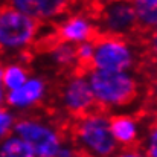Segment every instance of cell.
<instances>
[{
    "mask_svg": "<svg viewBox=\"0 0 157 157\" xmlns=\"http://www.w3.org/2000/svg\"><path fill=\"white\" fill-rule=\"evenodd\" d=\"M139 61V52L122 37L101 35L95 40V55L90 69L98 70H133Z\"/></svg>",
    "mask_w": 157,
    "mask_h": 157,
    "instance_id": "cell-4",
    "label": "cell"
},
{
    "mask_svg": "<svg viewBox=\"0 0 157 157\" xmlns=\"http://www.w3.org/2000/svg\"><path fill=\"white\" fill-rule=\"evenodd\" d=\"M0 157H35V153L26 140L12 133L2 139Z\"/></svg>",
    "mask_w": 157,
    "mask_h": 157,
    "instance_id": "cell-14",
    "label": "cell"
},
{
    "mask_svg": "<svg viewBox=\"0 0 157 157\" xmlns=\"http://www.w3.org/2000/svg\"><path fill=\"white\" fill-rule=\"evenodd\" d=\"M113 157H148L142 148L133 147V148H121Z\"/></svg>",
    "mask_w": 157,
    "mask_h": 157,
    "instance_id": "cell-19",
    "label": "cell"
},
{
    "mask_svg": "<svg viewBox=\"0 0 157 157\" xmlns=\"http://www.w3.org/2000/svg\"><path fill=\"white\" fill-rule=\"evenodd\" d=\"M14 133L31 145L35 157H56L64 142L61 131L53 124L34 116L20 117Z\"/></svg>",
    "mask_w": 157,
    "mask_h": 157,
    "instance_id": "cell-5",
    "label": "cell"
},
{
    "mask_svg": "<svg viewBox=\"0 0 157 157\" xmlns=\"http://www.w3.org/2000/svg\"><path fill=\"white\" fill-rule=\"evenodd\" d=\"M56 157H81V153H79V150H78V147L75 145L73 140H66L64 139Z\"/></svg>",
    "mask_w": 157,
    "mask_h": 157,
    "instance_id": "cell-18",
    "label": "cell"
},
{
    "mask_svg": "<svg viewBox=\"0 0 157 157\" xmlns=\"http://www.w3.org/2000/svg\"><path fill=\"white\" fill-rule=\"evenodd\" d=\"M154 31H157V23H156V29H154Z\"/></svg>",
    "mask_w": 157,
    "mask_h": 157,
    "instance_id": "cell-24",
    "label": "cell"
},
{
    "mask_svg": "<svg viewBox=\"0 0 157 157\" xmlns=\"http://www.w3.org/2000/svg\"><path fill=\"white\" fill-rule=\"evenodd\" d=\"M148 44H150L151 52L157 56V31H154V32L150 35V41H148Z\"/></svg>",
    "mask_w": 157,
    "mask_h": 157,
    "instance_id": "cell-21",
    "label": "cell"
},
{
    "mask_svg": "<svg viewBox=\"0 0 157 157\" xmlns=\"http://www.w3.org/2000/svg\"><path fill=\"white\" fill-rule=\"evenodd\" d=\"M101 35L122 37L133 35L139 28V20L133 0H108L102 3L96 17Z\"/></svg>",
    "mask_w": 157,
    "mask_h": 157,
    "instance_id": "cell-6",
    "label": "cell"
},
{
    "mask_svg": "<svg viewBox=\"0 0 157 157\" xmlns=\"http://www.w3.org/2000/svg\"><path fill=\"white\" fill-rule=\"evenodd\" d=\"M139 148H142L148 157H157V121L147 128L139 144Z\"/></svg>",
    "mask_w": 157,
    "mask_h": 157,
    "instance_id": "cell-15",
    "label": "cell"
},
{
    "mask_svg": "<svg viewBox=\"0 0 157 157\" xmlns=\"http://www.w3.org/2000/svg\"><path fill=\"white\" fill-rule=\"evenodd\" d=\"M48 58L55 67H61V69L72 67L73 64L78 63L76 46L66 41H59L51 48V51L48 52Z\"/></svg>",
    "mask_w": 157,
    "mask_h": 157,
    "instance_id": "cell-13",
    "label": "cell"
},
{
    "mask_svg": "<svg viewBox=\"0 0 157 157\" xmlns=\"http://www.w3.org/2000/svg\"><path fill=\"white\" fill-rule=\"evenodd\" d=\"M48 93V84L40 76H29V79L17 90L8 92L3 96L5 107L15 111H26L40 104Z\"/></svg>",
    "mask_w": 157,
    "mask_h": 157,
    "instance_id": "cell-8",
    "label": "cell"
},
{
    "mask_svg": "<svg viewBox=\"0 0 157 157\" xmlns=\"http://www.w3.org/2000/svg\"><path fill=\"white\" fill-rule=\"evenodd\" d=\"M17 122H18V119H17L14 110H11L9 107H3L0 110V136H2V139L14 133Z\"/></svg>",
    "mask_w": 157,
    "mask_h": 157,
    "instance_id": "cell-16",
    "label": "cell"
},
{
    "mask_svg": "<svg viewBox=\"0 0 157 157\" xmlns=\"http://www.w3.org/2000/svg\"><path fill=\"white\" fill-rule=\"evenodd\" d=\"M81 157H84V156H81Z\"/></svg>",
    "mask_w": 157,
    "mask_h": 157,
    "instance_id": "cell-25",
    "label": "cell"
},
{
    "mask_svg": "<svg viewBox=\"0 0 157 157\" xmlns=\"http://www.w3.org/2000/svg\"><path fill=\"white\" fill-rule=\"evenodd\" d=\"M87 78L95 96L96 105L101 110L121 108L130 104L139 89V82L133 70H98L89 69Z\"/></svg>",
    "mask_w": 157,
    "mask_h": 157,
    "instance_id": "cell-2",
    "label": "cell"
},
{
    "mask_svg": "<svg viewBox=\"0 0 157 157\" xmlns=\"http://www.w3.org/2000/svg\"><path fill=\"white\" fill-rule=\"evenodd\" d=\"M73 142L84 157H113L121 150L111 131V117L105 110H93L76 119Z\"/></svg>",
    "mask_w": 157,
    "mask_h": 157,
    "instance_id": "cell-1",
    "label": "cell"
},
{
    "mask_svg": "<svg viewBox=\"0 0 157 157\" xmlns=\"http://www.w3.org/2000/svg\"><path fill=\"white\" fill-rule=\"evenodd\" d=\"M133 3L139 5V6H147V8H151V9L157 11V0H133Z\"/></svg>",
    "mask_w": 157,
    "mask_h": 157,
    "instance_id": "cell-20",
    "label": "cell"
},
{
    "mask_svg": "<svg viewBox=\"0 0 157 157\" xmlns=\"http://www.w3.org/2000/svg\"><path fill=\"white\" fill-rule=\"evenodd\" d=\"M8 6L35 18L37 21H51L66 12L72 0H6Z\"/></svg>",
    "mask_w": 157,
    "mask_h": 157,
    "instance_id": "cell-10",
    "label": "cell"
},
{
    "mask_svg": "<svg viewBox=\"0 0 157 157\" xmlns=\"http://www.w3.org/2000/svg\"><path fill=\"white\" fill-rule=\"evenodd\" d=\"M156 76H157V66H156Z\"/></svg>",
    "mask_w": 157,
    "mask_h": 157,
    "instance_id": "cell-23",
    "label": "cell"
},
{
    "mask_svg": "<svg viewBox=\"0 0 157 157\" xmlns=\"http://www.w3.org/2000/svg\"><path fill=\"white\" fill-rule=\"evenodd\" d=\"M29 72L28 69L20 63V61H12L8 63L2 67L0 72V82H2V92H14L20 89L28 79H29Z\"/></svg>",
    "mask_w": 157,
    "mask_h": 157,
    "instance_id": "cell-12",
    "label": "cell"
},
{
    "mask_svg": "<svg viewBox=\"0 0 157 157\" xmlns=\"http://www.w3.org/2000/svg\"><path fill=\"white\" fill-rule=\"evenodd\" d=\"M40 21L5 6L0 12V46L5 53H21L35 43L40 32Z\"/></svg>",
    "mask_w": 157,
    "mask_h": 157,
    "instance_id": "cell-3",
    "label": "cell"
},
{
    "mask_svg": "<svg viewBox=\"0 0 157 157\" xmlns=\"http://www.w3.org/2000/svg\"><path fill=\"white\" fill-rule=\"evenodd\" d=\"M99 2H104V3H105V2H108V0H99Z\"/></svg>",
    "mask_w": 157,
    "mask_h": 157,
    "instance_id": "cell-22",
    "label": "cell"
},
{
    "mask_svg": "<svg viewBox=\"0 0 157 157\" xmlns=\"http://www.w3.org/2000/svg\"><path fill=\"white\" fill-rule=\"evenodd\" d=\"M111 131L121 148H133L140 144V124L139 121L125 113L111 116Z\"/></svg>",
    "mask_w": 157,
    "mask_h": 157,
    "instance_id": "cell-11",
    "label": "cell"
},
{
    "mask_svg": "<svg viewBox=\"0 0 157 157\" xmlns=\"http://www.w3.org/2000/svg\"><path fill=\"white\" fill-rule=\"evenodd\" d=\"M59 104L67 113L78 117L93 111L95 107H98L87 75L76 73L63 84L59 89Z\"/></svg>",
    "mask_w": 157,
    "mask_h": 157,
    "instance_id": "cell-7",
    "label": "cell"
},
{
    "mask_svg": "<svg viewBox=\"0 0 157 157\" xmlns=\"http://www.w3.org/2000/svg\"><path fill=\"white\" fill-rule=\"evenodd\" d=\"M95 55V40L93 41H86L76 46V58L79 66H92V59Z\"/></svg>",
    "mask_w": 157,
    "mask_h": 157,
    "instance_id": "cell-17",
    "label": "cell"
},
{
    "mask_svg": "<svg viewBox=\"0 0 157 157\" xmlns=\"http://www.w3.org/2000/svg\"><path fill=\"white\" fill-rule=\"evenodd\" d=\"M98 32V25L86 14H73L59 21L56 34L61 41L78 46L86 41H93Z\"/></svg>",
    "mask_w": 157,
    "mask_h": 157,
    "instance_id": "cell-9",
    "label": "cell"
}]
</instances>
